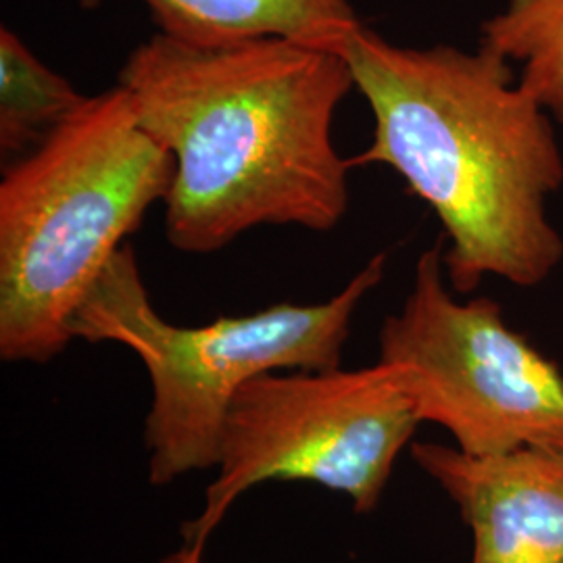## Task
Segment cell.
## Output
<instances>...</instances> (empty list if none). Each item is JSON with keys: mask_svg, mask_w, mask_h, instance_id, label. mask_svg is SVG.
I'll return each instance as SVG.
<instances>
[{"mask_svg": "<svg viewBox=\"0 0 563 563\" xmlns=\"http://www.w3.org/2000/svg\"><path fill=\"white\" fill-rule=\"evenodd\" d=\"M159 32L195 44L284 38L344 55L362 27L351 0H141Z\"/></svg>", "mask_w": 563, "mask_h": 563, "instance_id": "obj_8", "label": "cell"}, {"mask_svg": "<svg viewBox=\"0 0 563 563\" xmlns=\"http://www.w3.org/2000/svg\"><path fill=\"white\" fill-rule=\"evenodd\" d=\"M420 422L443 426L476 457L563 443V374L504 320L486 297L457 301L446 288L441 244L423 251L401 311L380 330Z\"/></svg>", "mask_w": 563, "mask_h": 563, "instance_id": "obj_6", "label": "cell"}, {"mask_svg": "<svg viewBox=\"0 0 563 563\" xmlns=\"http://www.w3.org/2000/svg\"><path fill=\"white\" fill-rule=\"evenodd\" d=\"M118 84L176 162L165 230L178 251L213 253L260 225L328 232L344 218L351 167L332 123L355 81L341 53L157 32L130 53Z\"/></svg>", "mask_w": 563, "mask_h": 563, "instance_id": "obj_1", "label": "cell"}, {"mask_svg": "<svg viewBox=\"0 0 563 563\" xmlns=\"http://www.w3.org/2000/svg\"><path fill=\"white\" fill-rule=\"evenodd\" d=\"M202 549L205 547L201 544L184 543L181 549L167 555L162 563H201Z\"/></svg>", "mask_w": 563, "mask_h": 563, "instance_id": "obj_11", "label": "cell"}, {"mask_svg": "<svg viewBox=\"0 0 563 563\" xmlns=\"http://www.w3.org/2000/svg\"><path fill=\"white\" fill-rule=\"evenodd\" d=\"M384 265V255L372 257L328 301L280 302L184 328L155 311L134 251L123 246L76 313L71 334L118 342L144 363L153 384L144 426L148 478L163 486L188 472L218 467L223 422L244 384L280 369L341 367L351 320L383 282Z\"/></svg>", "mask_w": 563, "mask_h": 563, "instance_id": "obj_4", "label": "cell"}, {"mask_svg": "<svg viewBox=\"0 0 563 563\" xmlns=\"http://www.w3.org/2000/svg\"><path fill=\"white\" fill-rule=\"evenodd\" d=\"M420 423L383 362L263 374L228 409L220 472L199 518L184 523V543L205 547L242 493L269 481L322 484L346 495L357 514H369Z\"/></svg>", "mask_w": 563, "mask_h": 563, "instance_id": "obj_5", "label": "cell"}, {"mask_svg": "<svg viewBox=\"0 0 563 563\" xmlns=\"http://www.w3.org/2000/svg\"><path fill=\"white\" fill-rule=\"evenodd\" d=\"M411 455L470 526L472 563H563V443L488 457L418 443Z\"/></svg>", "mask_w": 563, "mask_h": 563, "instance_id": "obj_7", "label": "cell"}, {"mask_svg": "<svg viewBox=\"0 0 563 563\" xmlns=\"http://www.w3.org/2000/svg\"><path fill=\"white\" fill-rule=\"evenodd\" d=\"M374 134L349 167L386 165L443 223L453 292L484 278L530 288L563 262L547 199L563 184L553 118L484 48H407L362 25L344 48Z\"/></svg>", "mask_w": 563, "mask_h": 563, "instance_id": "obj_2", "label": "cell"}, {"mask_svg": "<svg viewBox=\"0 0 563 563\" xmlns=\"http://www.w3.org/2000/svg\"><path fill=\"white\" fill-rule=\"evenodd\" d=\"M86 99L46 67L15 32L0 30V148L4 155L36 146Z\"/></svg>", "mask_w": 563, "mask_h": 563, "instance_id": "obj_9", "label": "cell"}, {"mask_svg": "<svg viewBox=\"0 0 563 563\" xmlns=\"http://www.w3.org/2000/svg\"><path fill=\"white\" fill-rule=\"evenodd\" d=\"M481 44L518 65L520 86L563 125V0H509Z\"/></svg>", "mask_w": 563, "mask_h": 563, "instance_id": "obj_10", "label": "cell"}, {"mask_svg": "<svg viewBox=\"0 0 563 563\" xmlns=\"http://www.w3.org/2000/svg\"><path fill=\"white\" fill-rule=\"evenodd\" d=\"M172 153L120 84L11 163L0 181V357L46 363L146 211L165 201Z\"/></svg>", "mask_w": 563, "mask_h": 563, "instance_id": "obj_3", "label": "cell"}]
</instances>
